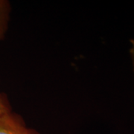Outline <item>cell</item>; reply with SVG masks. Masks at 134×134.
Segmentation results:
<instances>
[{
	"instance_id": "cell-1",
	"label": "cell",
	"mask_w": 134,
	"mask_h": 134,
	"mask_svg": "<svg viewBox=\"0 0 134 134\" xmlns=\"http://www.w3.org/2000/svg\"><path fill=\"white\" fill-rule=\"evenodd\" d=\"M0 134H40L27 126L23 118L13 110L0 115Z\"/></svg>"
},
{
	"instance_id": "cell-2",
	"label": "cell",
	"mask_w": 134,
	"mask_h": 134,
	"mask_svg": "<svg viewBox=\"0 0 134 134\" xmlns=\"http://www.w3.org/2000/svg\"><path fill=\"white\" fill-rule=\"evenodd\" d=\"M11 5L8 0H0V41L5 39L8 32Z\"/></svg>"
},
{
	"instance_id": "cell-3",
	"label": "cell",
	"mask_w": 134,
	"mask_h": 134,
	"mask_svg": "<svg viewBox=\"0 0 134 134\" xmlns=\"http://www.w3.org/2000/svg\"><path fill=\"white\" fill-rule=\"evenodd\" d=\"M12 111L8 98L5 93L0 92V115Z\"/></svg>"
},
{
	"instance_id": "cell-4",
	"label": "cell",
	"mask_w": 134,
	"mask_h": 134,
	"mask_svg": "<svg viewBox=\"0 0 134 134\" xmlns=\"http://www.w3.org/2000/svg\"><path fill=\"white\" fill-rule=\"evenodd\" d=\"M129 53L131 60H132V64H133V70L134 72V38L130 40V48Z\"/></svg>"
}]
</instances>
